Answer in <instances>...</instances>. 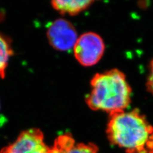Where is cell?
Masks as SVG:
<instances>
[{
	"label": "cell",
	"mask_w": 153,
	"mask_h": 153,
	"mask_svg": "<svg viewBox=\"0 0 153 153\" xmlns=\"http://www.w3.org/2000/svg\"><path fill=\"white\" fill-rule=\"evenodd\" d=\"M109 141L127 153H147L153 127L137 109L109 114L107 126Z\"/></svg>",
	"instance_id": "1"
},
{
	"label": "cell",
	"mask_w": 153,
	"mask_h": 153,
	"mask_svg": "<svg viewBox=\"0 0 153 153\" xmlns=\"http://www.w3.org/2000/svg\"><path fill=\"white\" fill-rule=\"evenodd\" d=\"M91 88L85 102L93 111L111 114L126 111L131 103V87L125 75L117 69L94 75Z\"/></svg>",
	"instance_id": "2"
},
{
	"label": "cell",
	"mask_w": 153,
	"mask_h": 153,
	"mask_svg": "<svg viewBox=\"0 0 153 153\" xmlns=\"http://www.w3.org/2000/svg\"><path fill=\"white\" fill-rule=\"evenodd\" d=\"M105 47L101 36L95 33L88 32L79 36L73 50L75 57L81 65L91 66L102 59Z\"/></svg>",
	"instance_id": "3"
},
{
	"label": "cell",
	"mask_w": 153,
	"mask_h": 153,
	"mask_svg": "<svg viewBox=\"0 0 153 153\" xmlns=\"http://www.w3.org/2000/svg\"><path fill=\"white\" fill-rule=\"evenodd\" d=\"M0 153H51L44 141V133L33 128L21 132L16 140L3 147Z\"/></svg>",
	"instance_id": "4"
},
{
	"label": "cell",
	"mask_w": 153,
	"mask_h": 153,
	"mask_svg": "<svg viewBox=\"0 0 153 153\" xmlns=\"http://www.w3.org/2000/svg\"><path fill=\"white\" fill-rule=\"evenodd\" d=\"M47 37L51 45L59 51L73 49L79 38L72 24L63 19H57L50 24Z\"/></svg>",
	"instance_id": "5"
},
{
	"label": "cell",
	"mask_w": 153,
	"mask_h": 153,
	"mask_svg": "<svg viewBox=\"0 0 153 153\" xmlns=\"http://www.w3.org/2000/svg\"><path fill=\"white\" fill-rule=\"evenodd\" d=\"M51 153H100L97 146L92 143H76L70 133L57 137L51 147Z\"/></svg>",
	"instance_id": "6"
},
{
	"label": "cell",
	"mask_w": 153,
	"mask_h": 153,
	"mask_svg": "<svg viewBox=\"0 0 153 153\" xmlns=\"http://www.w3.org/2000/svg\"><path fill=\"white\" fill-rule=\"evenodd\" d=\"M93 2L89 0H54L51 4L61 13L74 16L87 9Z\"/></svg>",
	"instance_id": "7"
},
{
	"label": "cell",
	"mask_w": 153,
	"mask_h": 153,
	"mask_svg": "<svg viewBox=\"0 0 153 153\" xmlns=\"http://www.w3.org/2000/svg\"><path fill=\"white\" fill-rule=\"evenodd\" d=\"M13 50L10 42L0 33V78L3 79L6 75V70Z\"/></svg>",
	"instance_id": "8"
},
{
	"label": "cell",
	"mask_w": 153,
	"mask_h": 153,
	"mask_svg": "<svg viewBox=\"0 0 153 153\" xmlns=\"http://www.w3.org/2000/svg\"><path fill=\"white\" fill-rule=\"evenodd\" d=\"M147 87L148 91L153 95V60L151 61L150 65L149 74L147 81Z\"/></svg>",
	"instance_id": "9"
},
{
	"label": "cell",
	"mask_w": 153,
	"mask_h": 153,
	"mask_svg": "<svg viewBox=\"0 0 153 153\" xmlns=\"http://www.w3.org/2000/svg\"><path fill=\"white\" fill-rule=\"evenodd\" d=\"M147 153H153V134L147 146Z\"/></svg>",
	"instance_id": "10"
}]
</instances>
